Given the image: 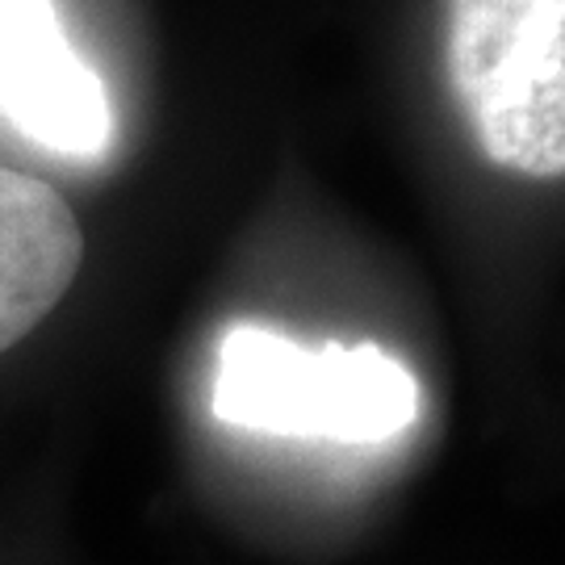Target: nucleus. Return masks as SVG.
<instances>
[{"label": "nucleus", "instance_id": "1", "mask_svg": "<svg viewBox=\"0 0 565 565\" xmlns=\"http://www.w3.org/2000/svg\"><path fill=\"white\" fill-rule=\"evenodd\" d=\"M210 411L264 436L382 445L419 419L424 390L377 343L306 348L273 327L235 323L218 340Z\"/></svg>", "mask_w": 565, "mask_h": 565}, {"label": "nucleus", "instance_id": "2", "mask_svg": "<svg viewBox=\"0 0 565 565\" xmlns=\"http://www.w3.org/2000/svg\"><path fill=\"white\" fill-rule=\"evenodd\" d=\"M448 88L486 160L565 172V0H448Z\"/></svg>", "mask_w": 565, "mask_h": 565}, {"label": "nucleus", "instance_id": "3", "mask_svg": "<svg viewBox=\"0 0 565 565\" xmlns=\"http://www.w3.org/2000/svg\"><path fill=\"white\" fill-rule=\"evenodd\" d=\"M0 118L67 160L109 151L114 105L51 0H0Z\"/></svg>", "mask_w": 565, "mask_h": 565}, {"label": "nucleus", "instance_id": "4", "mask_svg": "<svg viewBox=\"0 0 565 565\" xmlns=\"http://www.w3.org/2000/svg\"><path fill=\"white\" fill-rule=\"evenodd\" d=\"M84 260L72 205L46 181L0 163V352L63 302Z\"/></svg>", "mask_w": 565, "mask_h": 565}]
</instances>
